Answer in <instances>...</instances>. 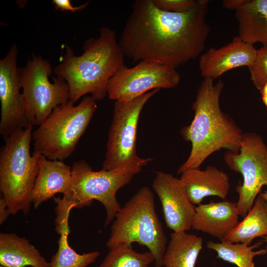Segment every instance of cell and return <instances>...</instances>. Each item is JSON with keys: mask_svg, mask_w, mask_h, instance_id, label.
Wrapping results in <instances>:
<instances>
[{"mask_svg": "<svg viewBox=\"0 0 267 267\" xmlns=\"http://www.w3.org/2000/svg\"><path fill=\"white\" fill-rule=\"evenodd\" d=\"M208 0H198L185 13L159 9L152 0H136L118 43L134 61H150L175 68L199 56L211 28L207 22Z\"/></svg>", "mask_w": 267, "mask_h": 267, "instance_id": "1", "label": "cell"}, {"mask_svg": "<svg viewBox=\"0 0 267 267\" xmlns=\"http://www.w3.org/2000/svg\"><path fill=\"white\" fill-rule=\"evenodd\" d=\"M212 78H204L192 103L193 119L183 127L180 133L191 144L190 154L178 169L177 174L193 168H200L212 154L222 149L238 152L243 133L234 121L223 113L220 98L224 87L220 79L214 83Z\"/></svg>", "mask_w": 267, "mask_h": 267, "instance_id": "2", "label": "cell"}, {"mask_svg": "<svg viewBox=\"0 0 267 267\" xmlns=\"http://www.w3.org/2000/svg\"><path fill=\"white\" fill-rule=\"evenodd\" d=\"M83 49L77 56L66 44L64 56L53 72L67 83L73 102L88 93L96 101L102 100L107 95L109 80L125 65V56L115 32L106 27L99 29L98 38L87 39Z\"/></svg>", "mask_w": 267, "mask_h": 267, "instance_id": "3", "label": "cell"}, {"mask_svg": "<svg viewBox=\"0 0 267 267\" xmlns=\"http://www.w3.org/2000/svg\"><path fill=\"white\" fill-rule=\"evenodd\" d=\"M71 169V182L68 192L62 198L54 197L56 204V231L69 227V216L74 208L89 206L94 200L104 207L105 226L108 225L122 208L116 197L118 191L129 184L136 174L126 170L94 171L84 160L75 162Z\"/></svg>", "mask_w": 267, "mask_h": 267, "instance_id": "4", "label": "cell"}, {"mask_svg": "<svg viewBox=\"0 0 267 267\" xmlns=\"http://www.w3.org/2000/svg\"><path fill=\"white\" fill-rule=\"evenodd\" d=\"M134 242L152 253L155 267H163L167 238L155 211L154 194L146 186L140 188L117 213L106 246L111 250Z\"/></svg>", "mask_w": 267, "mask_h": 267, "instance_id": "5", "label": "cell"}, {"mask_svg": "<svg viewBox=\"0 0 267 267\" xmlns=\"http://www.w3.org/2000/svg\"><path fill=\"white\" fill-rule=\"evenodd\" d=\"M33 126L17 129L3 139L0 151V190L11 215L30 212L40 154L30 153Z\"/></svg>", "mask_w": 267, "mask_h": 267, "instance_id": "6", "label": "cell"}, {"mask_svg": "<svg viewBox=\"0 0 267 267\" xmlns=\"http://www.w3.org/2000/svg\"><path fill=\"white\" fill-rule=\"evenodd\" d=\"M74 103L69 100L57 106L32 133L33 152L60 161L72 154L97 108L91 96Z\"/></svg>", "mask_w": 267, "mask_h": 267, "instance_id": "7", "label": "cell"}, {"mask_svg": "<svg viewBox=\"0 0 267 267\" xmlns=\"http://www.w3.org/2000/svg\"><path fill=\"white\" fill-rule=\"evenodd\" d=\"M159 90L154 89L131 100L115 101L102 169L126 170L137 174L152 160L137 154V131L143 108Z\"/></svg>", "mask_w": 267, "mask_h": 267, "instance_id": "8", "label": "cell"}, {"mask_svg": "<svg viewBox=\"0 0 267 267\" xmlns=\"http://www.w3.org/2000/svg\"><path fill=\"white\" fill-rule=\"evenodd\" d=\"M53 70L50 61L33 55L22 68V93L30 123L39 126L57 106L69 100V88L65 80L49 77Z\"/></svg>", "mask_w": 267, "mask_h": 267, "instance_id": "9", "label": "cell"}, {"mask_svg": "<svg viewBox=\"0 0 267 267\" xmlns=\"http://www.w3.org/2000/svg\"><path fill=\"white\" fill-rule=\"evenodd\" d=\"M224 160L230 170L242 176L243 182L236 187V204L238 215L244 218L263 186H267V145L257 133H243L239 151H227Z\"/></svg>", "mask_w": 267, "mask_h": 267, "instance_id": "10", "label": "cell"}, {"mask_svg": "<svg viewBox=\"0 0 267 267\" xmlns=\"http://www.w3.org/2000/svg\"><path fill=\"white\" fill-rule=\"evenodd\" d=\"M180 80L175 67L140 61L133 67L124 65L119 68L109 80L107 95L115 101L131 100L154 89L174 88Z\"/></svg>", "mask_w": 267, "mask_h": 267, "instance_id": "11", "label": "cell"}, {"mask_svg": "<svg viewBox=\"0 0 267 267\" xmlns=\"http://www.w3.org/2000/svg\"><path fill=\"white\" fill-rule=\"evenodd\" d=\"M18 47L12 44L0 59V134L4 139L17 129L32 125L28 117L22 89V68L17 65Z\"/></svg>", "mask_w": 267, "mask_h": 267, "instance_id": "12", "label": "cell"}, {"mask_svg": "<svg viewBox=\"0 0 267 267\" xmlns=\"http://www.w3.org/2000/svg\"><path fill=\"white\" fill-rule=\"evenodd\" d=\"M152 186L161 203L167 226L173 232L191 229L196 207L179 178L170 173L158 172Z\"/></svg>", "mask_w": 267, "mask_h": 267, "instance_id": "13", "label": "cell"}, {"mask_svg": "<svg viewBox=\"0 0 267 267\" xmlns=\"http://www.w3.org/2000/svg\"><path fill=\"white\" fill-rule=\"evenodd\" d=\"M257 49L253 44L238 36L228 44L216 48H210L202 54L199 61L201 75L214 80L231 69L250 66L254 61Z\"/></svg>", "mask_w": 267, "mask_h": 267, "instance_id": "14", "label": "cell"}, {"mask_svg": "<svg viewBox=\"0 0 267 267\" xmlns=\"http://www.w3.org/2000/svg\"><path fill=\"white\" fill-rule=\"evenodd\" d=\"M236 203L228 201L200 204L195 208L191 229L223 241L239 223Z\"/></svg>", "mask_w": 267, "mask_h": 267, "instance_id": "15", "label": "cell"}, {"mask_svg": "<svg viewBox=\"0 0 267 267\" xmlns=\"http://www.w3.org/2000/svg\"><path fill=\"white\" fill-rule=\"evenodd\" d=\"M180 175L179 179L194 205L201 204L204 198L210 196L225 200L230 190L228 176L214 166L209 165L204 170L190 169Z\"/></svg>", "mask_w": 267, "mask_h": 267, "instance_id": "16", "label": "cell"}, {"mask_svg": "<svg viewBox=\"0 0 267 267\" xmlns=\"http://www.w3.org/2000/svg\"><path fill=\"white\" fill-rule=\"evenodd\" d=\"M71 167L63 161L50 160L39 155L38 173L32 193L35 208L59 193L66 194L71 182Z\"/></svg>", "mask_w": 267, "mask_h": 267, "instance_id": "17", "label": "cell"}, {"mask_svg": "<svg viewBox=\"0 0 267 267\" xmlns=\"http://www.w3.org/2000/svg\"><path fill=\"white\" fill-rule=\"evenodd\" d=\"M235 15L239 37L252 44L267 45V0H247Z\"/></svg>", "mask_w": 267, "mask_h": 267, "instance_id": "18", "label": "cell"}, {"mask_svg": "<svg viewBox=\"0 0 267 267\" xmlns=\"http://www.w3.org/2000/svg\"><path fill=\"white\" fill-rule=\"evenodd\" d=\"M47 263L25 237L14 233H0V264L3 267H40Z\"/></svg>", "mask_w": 267, "mask_h": 267, "instance_id": "19", "label": "cell"}, {"mask_svg": "<svg viewBox=\"0 0 267 267\" xmlns=\"http://www.w3.org/2000/svg\"><path fill=\"white\" fill-rule=\"evenodd\" d=\"M203 238L186 231L173 232L163 258L164 267H195Z\"/></svg>", "mask_w": 267, "mask_h": 267, "instance_id": "20", "label": "cell"}, {"mask_svg": "<svg viewBox=\"0 0 267 267\" xmlns=\"http://www.w3.org/2000/svg\"><path fill=\"white\" fill-rule=\"evenodd\" d=\"M266 204L264 200L259 195L251 210L223 241L250 245L255 238L267 236Z\"/></svg>", "mask_w": 267, "mask_h": 267, "instance_id": "21", "label": "cell"}, {"mask_svg": "<svg viewBox=\"0 0 267 267\" xmlns=\"http://www.w3.org/2000/svg\"><path fill=\"white\" fill-rule=\"evenodd\" d=\"M263 242L261 240L250 246L241 243L208 241L207 247L217 252V258L232 263L238 267H255V257L267 253L266 249L254 250L261 246Z\"/></svg>", "mask_w": 267, "mask_h": 267, "instance_id": "22", "label": "cell"}, {"mask_svg": "<svg viewBox=\"0 0 267 267\" xmlns=\"http://www.w3.org/2000/svg\"><path fill=\"white\" fill-rule=\"evenodd\" d=\"M70 233V231H65L59 234L57 250L49 263L50 267H87L99 256L97 251L82 254L77 253L68 242Z\"/></svg>", "mask_w": 267, "mask_h": 267, "instance_id": "23", "label": "cell"}, {"mask_svg": "<svg viewBox=\"0 0 267 267\" xmlns=\"http://www.w3.org/2000/svg\"><path fill=\"white\" fill-rule=\"evenodd\" d=\"M155 259L150 251L140 253L123 244L109 250L99 267H148Z\"/></svg>", "mask_w": 267, "mask_h": 267, "instance_id": "24", "label": "cell"}, {"mask_svg": "<svg viewBox=\"0 0 267 267\" xmlns=\"http://www.w3.org/2000/svg\"><path fill=\"white\" fill-rule=\"evenodd\" d=\"M248 68L252 82L261 91L267 82V45L257 49L254 61Z\"/></svg>", "mask_w": 267, "mask_h": 267, "instance_id": "25", "label": "cell"}, {"mask_svg": "<svg viewBox=\"0 0 267 267\" xmlns=\"http://www.w3.org/2000/svg\"><path fill=\"white\" fill-rule=\"evenodd\" d=\"M159 9L173 13H185L193 9L198 0H152Z\"/></svg>", "mask_w": 267, "mask_h": 267, "instance_id": "26", "label": "cell"}, {"mask_svg": "<svg viewBox=\"0 0 267 267\" xmlns=\"http://www.w3.org/2000/svg\"><path fill=\"white\" fill-rule=\"evenodd\" d=\"M52 3L54 4L55 8L56 10H60L61 11L75 12L85 9L88 5L89 1L77 6L72 5L70 0H53Z\"/></svg>", "mask_w": 267, "mask_h": 267, "instance_id": "27", "label": "cell"}, {"mask_svg": "<svg viewBox=\"0 0 267 267\" xmlns=\"http://www.w3.org/2000/svg\"><path fill=\"white\" fill-rule=\"evenodd\" d=\"M7 204L3 196L0 198V224L1 225L10 215Z\"/></svg>", "mask_w": 267, "mask_h": 267, "instance_id": "28", "label": "cell"}, {"mask_svg": "<svg viewBox=\"0 0 267 267\" xmlns=\"http://www.w3.org/2000/svg\"><path fill=\"white\" fill-rule=\"evenodd\" d=\"M247 0H225L223 1L224 7L236 10L243 5Z\"/></svg>", "mask_w": 267, "mask_h": 267, "instance_id": "29", "label": "cell"}, {"mask_svg": "<svg viewBox=\"0 0 267 267\" xmlns=\"http://www.w3.org/2000/svg\"><path fill=\"white\" fill-rule=\"evenodd\" d=\"M260 92L262 95H267V82L265 84Z\"/></svg>", "mask_w": 267, "mask_h": 267, "instance_id": "30", "label": "cell"}, {"mask_svg": "<svg viewBox=\"0 0 267 267\" xmlns=\"http://www.w3.org/2000/svg\"><path fill=\"white\" fill-rule=\"evenodd\" d=\"M265 201L267 202V190H265L263 192H260L259 194Z\"/></svg>", "mask_w": 267, "mask_h": 267, "instance_id": "31", "label": "cell"}, {"mask_svg": "<svg viewBox=\"0 0 267 267\" xmlns=\"http://www.w3.org/2000/svg\"><path fill=\"white\" fill-rule=\"evenodd\" d=\"M262 99L263 103L267 107V95H262Z\"/></svg>", "mask_w": 267, "mask_h": 267, "instance_id": "32", "label": "cell"}, {"mask_svg": "<svg viewBox=\"0 0 267 267\" xmlns=\"http://www.w3.org/2000/svg\"><path fill=\"white\" fill-rule=\"evenodd\" d=\"M262 238H263V240L262 241L267 243V236H263L262 237ZM265 249L267 250V245L266 246Z\"/></svg>", "mask_w": 267, "mask_h": 267, "instance_id": "33", "label": "cell"}, {"mask_svg": "<svg viewBox=\"0 0 267 267\" xmlns=\"http://www.w3.org/2000/svg\"><path fill=\"white\" fill-rule=\"evenodd\" d=\"M50 267V266L49 265V263H48L47 264L44 266H42V267Z\"/></svg>", "mask_w": 267, "mask_h": 267, "instance_id": "34", "label": "cell"}, {"mask_svg": "<svg viewBox=\"0 0 267 267\" xmlns=\"http://www.w3.org/2000/svg\"><path fill=\"white\" fill-rule=\"evenodd\" d=\"M0 267H3L0 266Z\"/></svg>", "mask_w": 267, "mask_h": 267, "instance_id": "35", "label": "cell"}, {"mask_svg": "<svg viewBox=\"0 0 267 267\" xmlns=\"http://www.w3.org/2000/svg\"></svg>", "mask_w": 267, "mask_h": 267, "instance_id": "36", "label": "cell"}]
</instances>
